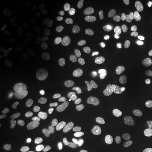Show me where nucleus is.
I'll return each instance as SVG.
<instances>
[{"instance_id": "nucleus-11", "label": "nucleus", "mask_w": 152, "mask_h": 152, "mask_svg": "<svg viewBox=\"0 0 152 152\" xmlns=\"http://www.w3.org/2000/svg\"><path fill=\"white\" fill-rule=\"evenodd\" d=\"M127 16L131 22H137L141 17V10L137 6H132L129 9Z\"/></svg>"}, {"instance_id": "nucleus-2", "label": "nucleus", "mask_w": 152, "mask_h": 152, "mask_svg": "<svg viewBox=\"0 0 152 152\" xmlns=\"http://www.w3.org/2000/svg\"><path fill=\"white\" fill-rule=\"evenodd\" d=\"M141 85V77L135 72H131L126 76L123 88L127 92L131 93L137 91Z\"/></svg>"}, {"instance_id": "nucleus-46", "label": "nucleus", "mask_w": 152, "mask_h": 152, "mask_svg": "<svg viewBox=\"0 0 152 152\" xmlns=\"http://www.w3.org/2000/svg\"><path fill=\"white\" fill-rule=\"evenodd\" d=\"M149 107H150V108L151 109L152 112V98H151L149 101Z\"/></svg>"}, {"instance_id": "nucleus-24", "label": "nucleus", "mask_w": 152, "mask_h": 152, "mask_svg": "<svg viewBox=\"0 0 152 152\" xmlns=\"http://www.w3.org/2000/svg\"><path fill=\"white\" fill-rule=\"evenodd\" d=\"M33 82V79L31 76L25 75L20 77L18 81V84L22 87H28L30 86Z\"/></svg>"}, {"instance_id": "nucleus-31", "label": "nucleus", "mask_w": 152, "mask_h": 152, "mask_svg": "<svg viewBox=\"0 0 152 152\" xmlns=\"http://www.w3.org/2000/svg\"><path fill=\"white\" fill-rule=\"evenodd\" d=\"M81 31V27L79 24L75 23L72 25L68 28V32L71 36H76Z\"/></svg>"}, {"instance_id": "nucleus-39", "label": "nucleus", "mask_w": 152, "mask_h": 152, "mask_svg": "<svg viewBox=\"0 0 152 152\" xmlns=\"http://www.w3.org/2000/svg\"><path fill=\"white\" fill-rule=\"evenodd\" d=\"M74 18V14L72 11H68L64 14L61 18L62 21L64 23L71 22Z\"/></svg>"}, {"instance_id": "nucleus-43", "label": "nucleus", "mask_w": 152, "mask_h": 152, "mask_svg": "<svg viewBox=\"0 0 152 152\" xmlns=\"http://www.w3.org/2000/svg\"><path fill=\"white\" fill-rule=\"evenodd\" d=\"M63 6L64 4L63 3H59L58 5H56L53 9V13L55 15H59L61 12V11H62Z\"/></svg>"}, {"instance_id": "nucleus-34", "label": "nucleus", "mask_w": 152, "mask_h": 152, "mask_svg": "<svg viewBox=\"0 0 152 152\" xmlns=\"http://www.w3.org/2000/svg\"><path fill=\"white\" fill-rule=\"evenodd\" d=\"M36 45L33 43H28V44L23 45L21 48L22 51L25 53H30L36 50Z\"/></svg>"}, {"instance_id": "nucleus-20", "label": "nucleus", "mask_w": 152, "mask_h": 152, "mask_svg": "<svg viewBox=\"0 0 152 152\" xmlns=\"http://www.w3.org/2000/svg\"><path fill=\"white\" fill-rule=\"evenodd\" d=\"M54 104L59 110L63 112H68L70 109L69 105L62 98H57L55 99Z\"/></svg>"}, {"instance_id": "nucleus-33", "label": "nucleus", "mask_w": 152, "mask_h": 152, "mask_svg": "<svg viewBox=\"0 0 152 152\" xmlns=\"http://www.w3.org/2000/svg\"><path fill=\"white\" fill-rule=\"evenodd\" d=\"M15 51L13 49H9L7 50L1 57V61L2 62H6L7 61L10 60L12 56L14 54Z\"/></svg>"}, {"instance_id": "nucleus-44", "label": "nucleus", "mask_w": 152, "mask_h": 152, "mask_svg": "<svg viewBox=\"0 0 152 152\" xmlns=\"http://www.w3.org/2000/svg\"><path fill=\"white\" fill-rule=\"evenodd\" d=\"M8 100L7 95L5 93H1L0 95V104L1 105L7 103V101Z\"/></svg>"}, {"instance_id": "nucleus-15", "label": "nucleus", "mask_w": 152, "mask_h": 152, "mask_svg": "<svg viewBox=\"0 0 152 152\" xmlns=\"http://www.w3.org/2000/svg\"><path fill=\"white\" fill-rule=\"evenodd\" d=\"M137 25L140 31H145L151 27V20L148 16H141L137 22Z\"/></svg>"}, {"instance_id": "nucleus-18", "label": "nucleus", "mask_w": 152, "mask_h": 152, "mask_svg": "<svg viewBox=\"0 0 152 152\" xmlns=\"http://www.w3.org/2000/svg\"><path fill=\"white\" fill-rule=\"evenodd\" d=\"M50 71V72L52 74L54 75L55 76H64L67 72L66 68L64 65L62 64L54 65L52 67H51Z\"/></svg>"}, {"instance_id": "nucleus-26", "label": "nucleus", "mask_w": 152, "mask_h": 152, "mask_svg": "<svg viewBox=\"0 0 152 152\" xmlns=\"http://www.w3.org/2000/svg\"><path fill=\"white\" fill-rule=\"evenodd\" d=\"M68 61L71 65L75 67H77L80 64L81 59L78 55L72 54L68 56Z\"/></svg>"}, {"instance_id": "nucleus-14", "label": "nucleus", "mask_w": 152, "mask_h": 152, "mask_svg": "<svg viewBox=\"0 0 152 152\" xmlns=\"http://www.w3.org/2000/svg\"><path fill=\"white\" fill-rule=\"evenodd\" d=\"M101 66L100 60L96 57H91L87 62V67L88 70L92 73L99 71Z\"/></svg>"}, {"instance_id": "nucleus-16", "label": "nucleus", "mask_w": 152, "mask_h": 152, "mask_svg": "<svg viewBox=\"0 0 152 152\" xmlns=\"http://www.w3.org/2000/svg\"><path fill=\"white\" fill-rule=\"evenodd\" d=\"M140 120L142 123L147 125L152 124V112L147 109H142L139 113Z\"/></svg>"}, {"instance_id": "nucleus-5", "label": "nucleus", "mask_w": 152, "mask_h": 152, "mask_svg": "<svg viewBox=\"0 0 152 152\" xmlns=\"http://www.w3.org/2000/svg\"><path fill=\"white\" fill-rule=\"evenodd\" d=\"M82 113L85 117L92 121L98 120L100 115L99 108L96 105L91 104L86 105L83 109Z\"/></svg>"}, {"instance_id": "nucleus-13", "label": "nucleus", "mask_w": 152, "mask_h": 152, "mask_svg": "<svg viewBox=\"0 0 152 152\" xmlns=\"http://www.w3.org/2000/svg\"><path fill=\"white\" fill-rule=\"evenodd\" d=\"M131 46L136 49H144L147 45L146 40L140 36H134L130 40Z\"/></svg>"}, {"instance_id": "nucleus-9", "label": "nucleus", "mask_w": 152, "mask_h": 152, "mask_svg": "<svg viewBox=\"0 0 152 152\" xmlns=\"http://www.w3.org/2000/svg\"><path fill=\"white\" fill-rule=\"evenodd\" d=\"M124 81V76L119 74H116L112 76L109 79V86L112 89H116L122 85Z\"/></svg>"}, {"instance_id": "nucleus-47", "label": "nucleus", "mask_w": 152, "mask_h": 152, "mask_svg": "<svg viewBox=\"0 0 152 152\" xmlns=\"http://www.w3.org/2000/svg\"><path fill=\"white\" fill-rule=\"evenodd\" d=\"M0 112H1V113H0V117H2V116L4 115V110H3L2 109L0 108Z\"/></svg>"}, {"instance_id": "nucleus-45", "label": "nucleus", "mask_w": 152, "mask_h": 152, "mask_svg": "<svg viewBox=\"0 0 152 152\" xmlns=\"http://www.w3.org/2000/svg\"><path fill=\"white\" fill-rule=\"evenodd\" d=\"M145 150L147 152H152V139L147 143L145 146Z\"/></svg>"}, {"instance_id": "nucleus-10", "label": "nucleus", "mask_w": 152, "mask_h": 152, "mask_svg": "<svg viewBox=\"0 0 152 152\" xmlns=\"http://www.w3.org/2000/svg\"><path fill=\"white\" fill-rule=\"evenodd\" d=\"M63 79L61 76H54L51 77L47 82L46 87L49 90H54L62 85Z\"/></svg>"}, {"instance_id": "nucleus-42", "label": "nucleus", "mask_w": 152, "mask_h": 152, "mask_svg": "<svg viewBox=\"0 0 152 152\" xmlns=\"http://www.w3.org/2000/svg\"><path fill=\"white\" fill-rule=\"evenodd\" d=\"M47 63H42V64H38L37 65L36 67V72L37 73L40 75L43 73L46 70V68H47Z\"/></svg>"}, {"instance_id": "nucleus-7", "label": "nucleus", "mask_w": 152, "mask_h": 152, "mask_svg": "<svg viewBox=\"0 0 152 152\" xmlns=\"http://www.w3.org/2000/svg\"><path fill=\"white\" fill-rule=\"evenodd\" d=\"M48 96V94L45 89H39L34 91L31 95V100L34 103H38L44 101Z\"/></svg>"}, {"instance_id": "nucleus-29", "label": "nucleus", "mask_w": 152, "mask_h": 152, "mask_svg": "<svg viewBox=\"0 0 152 152\" xmlns=\"http://www.w3.org/2000/svg\"><path fill=\"white\" fill-rule=\"evenodd\" d=\"M18 109V104L16 100H9L7 102V111L10 114H14L15 113Z\"/></svg>"}, {"instance_id": "nucleus-28", "label": "nucleus", "mask_w": 152, "mask_h": 152, "mask_svg": "<svg viewBox=\"0 0 152 152\" xmlns=\"http://www.w3.org/2000/svg\"><path fill=\"white\" fill-rule=\"evenodd\" d=\"M83 81V78H82L81 75L80 73H76L74 76V80L70 85L71 88H76L78 87Z\"/></svg>"}, {"instance_id": "nucleus-6", "label": "nucleus", "mask_w": 152, "mask_h": 152, "mask_svg": "<svg viewBox=\"0 0 152 152\" xmlns=\"http://www.w3.org/2000/svg\"><path fill=\"white\" fill-rule=\"evenodd\" d=\"M82 95L87 99H92L96 95V90L94 85L91 83H85L81 88Z\"/></svg>"}, {"instance_id": "nucleus-41", "label": "nucleus", "mask_w": 152, "mask_h": 152, "mask_svg": "<svg viewBox=\"0 0 152 152\" xmlns=\"http://www.w3.org/2000/svg\"><path fill=\"white\" fill-rule=\"evenodd\" d=\"M118 27L122 32H126L128 31L130 27L129 23L126 21L120 22L118 24Z\"/></svg>"}, {"instance_id": "nucleus-22", "label": "nucleus", "mask_w": 152, "mask_h": 152, "mask_svg": "<svg viewBox=\"0 0 152 152\" xmlns=\"http://www.w3.org/2000/svg\"><path fill=\"white\" fill-rule=\"evenodd\" d=\"M60 46L63 48L69 49L73 46V41L72 38L67 34H64L62 36L60 41Z\"/></svg>"}, {"instance_id": "nucleus-21", "label": "nucleus", "mask_w": 152, "mask_h": 152, "mask_svg": "<svg viewBox=\"0 0 152 152\" xmlns=\"http://www.w3.org/2000/svg\"><path fill=\"white\" fill-rule=\"evenodd\" d=\"M107 42L105 40L102 39L99 41L98 44L93 49V53L96 55L102 54L106 49Z\"/></svg>"}, {"instance_id": "nucleus-30", "label": "nucleus", "mask_w": 152, "mask_h": 152, "mask_svg": "<svg viewBox=\"0 0 152 152\" xmlns=\"http://www.w3.org/2000/svg\"><path fill=\"white\" fill-rule=\"evenodd\" d=\"M97 78H98V76L96 74L90 72L83 76V81L85 82V83H90V82L95 81L97 80Z\"/></svg>"}, {"instance_id": "nucleus-17", "label": "nucleus", "mask_w": 152, "mask_h": 152, "mask_svg": "<svg viewBox=\"0 0 152 152\" xmlns=\"http://www.w3.org/2000/svg\"><path fill=\"white\" fill-rule=\"evenodd\" d=\"M44 113L46 117L51 121L56 120L59 117V114L58 111L54 107L49 105L47 106L44 110Z\"/></svg>"}, {"instance_id": "nucleus-36", "label": "nucleus", "mask_w": 152, "mask_h": 152, "mask_svg": "<svg viewBox=\"0 0 152 152\" xmlns=\"http://www.w3.org/2000/svg\"><path fill=\"white\" fill-rule=\"evenodd\" d=\"M46 58L45 55L41 53L36 54L34 58V63L37 64V65L46 63Z\"/></svg>"}, {"instance_id": "nucleus-37", "label": "nucleus", "mask_w": 152, "mask_h": 152, "mask_svg": "<svg viewBox=\"0 0 152 152\" xmlns=\"http://www.w3.org/2000/svg\"><path fill=\"white\" fill-rule=\"evenodd\" d=\"M9 69L12 71L15 72H19L22 70V65L18 64L14 61H10L8 64Z\"/></svg>"}, {"instance_id": "nucleus-38", "label": "nucleus", "mask_w": 152, "mask_h": 152, "mask_svg": "<svg viewBox=\"0 0 152 152\" xmlns=\"http://www.w3.org/2000/svg\"><path fill=\"white\" fill-rule=\"evenodd\" d=\"M46 50H47L48 54L51 56H54L55 55H56L57 53V51H58V49L56 48V47L52 43H49L48 44Z\"/></svg>"}, {"instance_id": "nucleus-25", "label": "nucleus", "mask_w": 152, "mask_h": 152, "mask_svg": "<svg viewBox=\"0 0 152 152\" xmlns=\"http://www.w3.org/2000/svg\"><path fill=\"white\" fill-rule=\"evenodd\" d=\"M91 11V9L87 6H84L81 8L78 12V18L80 20L83 21L86 18H88V16L90 12Z\"/></svg>"}, {"instance_id": "nucleus-3", "label": "nucleus", "mask_w": 152, "mask_h": 152, "mask_svg": "<svg viewBox=\"0 0 152 152\" xmlns=\"http://www.w3.org/2000/svg\"><path fill=\"white\" fill-rule=\"evenodd\" d=\"M6 26L10 32L16 34L24 32L28 28L22 18L16 16L10 17L6 21Z\"/></svg>"}, {"instance_id": "nucleus-32", "label": "nucleus", "mask_w": 152, "mask_h": 152, "mask_svg": "<svg viewBox=\"0 0 152 152\" xmlns=\"http://www.w3.org/2000/svg\"><path fill=\"white\" fill-rule=\"evenodd\" d=\"M32 36L31 32L26 33L24 35H23L22 37H20L19 39V42L21 44H26L30 43L31 41L32 40Z\"/></svg>"}, {"instance_id": "nucleus-40", "label": "nucleus", "mask_w": 152, "mask_h": 152, "mask_svg": "<svg viewBox=\"0 0 152 152\" xmlns=\"http://www.w3.org/2000/svg\"><path fill=\"white\" fill-rule=\"evenodd\" d=\"M144 64L147 67H152V50L148 51L145 55Z\"/></svg>"}, {"instance_id": "nucleus-1", "label": "nucleus", "mask_w": 152, "mask_h": 152, "mask_svg": "<svg viewBox=\"0 0 152 152\" xmlns=\"http://www.w3.org/2000/svg\"><path fill=\"white\" fill-rule=\"evenodd\" d=\"M97 145L90 136L79 137L73 145L72 152H96Z\"/></svg>"}, {"instance_id": "nucleus-35", "label": "nucleus", "mask_w": 152, "mask_h": 152, "mask_svg": "<svg viewBox=\"0 0 152 152\" xmlns=\"http://www.w3.org/2000/svg\"><path fill=\"white\" fill-rule=\"evenodd\" d=\"M113 38L115 42H122L126 39L127 36L126 34L123 33L116 32L113 34Z\"/></svg>"}, {"instance_id": "nucleus-4", "label": "nucleus", "mask_w": 152, "mask_h": 152, "mask_svg": "<svg viewBox=\"0 0 152 152\" xmlns=\"http://www.w3.org/2000/svg\"><path fill=\"white\" fill-rule=\"evenodd\" d=\"M33 8L41 16H48L52 11L51 4L45 0H36L33 2Z\"/></svg>"}, {"instance_id": "nucleus-12", "label": "nucleus", "mask_w": 152, "mask_h": 152, "mask_svg": "<svg viewBox=\"0 0 152 152\" xmlns=\"http://www.w3.org/2000/svg\"><path fill=\"white\" fill-rule=\"evenodd\" d=\"M128 55L124 51H118L115 53L112 56V60L113 64L116 65H120L125 63L127 60Z\"/></svg>"}, {"instance_id": "nucleus-19", "label": "nucleus", "mask_w": 152, "mask_h": 152, "mask_svg": "<svg viewBox=\"0 0 152 152\" xmlns=\"http://www.w3.org/2000/svg\"><path fill=\"white\" fill-rule=\"evenodd\" d=\"M10 127L16 134H20L24 131V126L16 118H12L9 122Z\"/></svg>"}, {"instance_id": "nucleus-8", "label": "nucleus", "mask_w": 152, "mask_h": 152, "mask_svg": "<svg viewBox=\"0 0 152 152\" xmlns=\"http://www.w3.org/2000/svg\"><path fill=\"white\" fill-rule=\"evenodd\" d=\"M118 129L122 133H126L129 131L131 127V121L128 117L122 116L120 117L117 121Z\"/></svg>"}, {"instance_id": "nucleus-27", "label": "nucleus", "mask_w": 152, "mask_h": 152, "mask_svg": "<svg viewBox=\"0 0 152 152\" xmlns=\"http://www.w3.org/2000/svg\"><path fill=\"white\" fill-rule=\"evenodd\" d=\"M96 25V22L92 18L88 17L82 22L83 27L85 29H89L90 28L95 27Z\"/></svg>"}, {"instance_id": "nucleus-23", "label": "nucleus", "mask_w": 152, "mask_h": 152, "mask_svg": "<svg viewBox=\"0 0 152 152\" xmlns=\"http://www.w3.org/2000/svg\"><path fill=\"white\" fill-rule=\"evenodd\" d=\"M99 37L97 36H92L88 38L84 45L85 48L87 50L94 49L99 41Z\"/></svg>"}]
</instances>
